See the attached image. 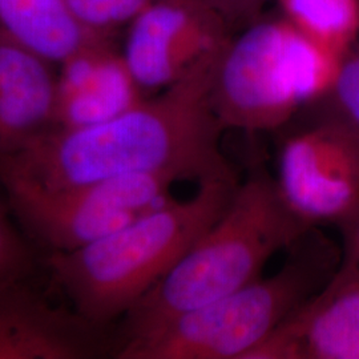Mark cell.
<instances>
[{"mask_svg":"<svg viewBox=\"0 0 359 359\" xmlns=\"http://www.w3.org/2000/svg\"><path fill=\"white\" fill-rule=\"evenodd\" d=\"M226 46V44H225ZM222 46L167 88L84 128L52 127L0 163V176L57 189L129 173L177 181L237 180L221 151L225 130L212 103Z\"/></svg>","mask_w":359,"mask_h":359,"instance_id":"obj_1","label":"cell"},{"mask_svg":"<svg viewBox=\"0 0 359 359\" xmlns=\"http://www.w3.org/2000/svg\"><path fill=\"white\" fill-rule=\"evenodd\" d=\"M311 228L287 205L277 180L257 169L237 185L217 221L126 314L121 344L256 281L271 257Z\"/></svg>","mask_w":359,"mask_h":359,"instance_id":"obj_2","label":"cell"},{"mask_svg":"<svg viewBox=\"0 0 359 359\" xmlns=\"http://www.w3.org/2000/svg\"><path fill=\"white\" fill-rule=\"evenodd\" d=\"M237 180L198 184L192 197L145 213L80 249L51 253L48 265L90 327L126 316L224 213Z\"/></svg>","mask_w":359,"mask_h":359,"instance_id":"obj_3","label":"cell"},{"mask_svg":"<svg viewBox=\"0 0 359 359\" xmlns=\"http://www.w3.org/2000/svg\"><path fill=\"white\" fill-rule=\"evenodd\" d=\"M341 255L316 226L289 249L281 269L121 344V359H246L294 310L322 290Z\"/></svg>","mask_w":359,"mask_h":359,"instance_id":"obj_4","label":"cell"},{"mask_svg":"<svg viewBox=\"0 0 359 359\" xmlns=\"http://www.w3.org/2000/svg\"><path fill=\"white\" fill-rule=\"evenodd\" d=\"M342 59L285 18L258 20L218 59L212 103L224 128L273 130L333 88Z\"/></svg>","mask_w":359,"mask_h":359,"instance_id":"obj_5","label":"cell"},{"mask_svg":"<svg viewBox=\"0 0 359 359\" xmlns=\"http://www.w3.org/2000/svg\"><path fill=\"white\" fill-rule=\"evenodd\" d=\"M10 205L51 253L80 249L172 200L179 182L168 175L129 173L51 189L26 180L0 176Z\"/></svg>","mask_w":359,"mask_h":359,"instance_id":"obj_6","label":"cell"},{"mask_svg":"<svg viewBox=\"0 0 359 359\" xmlns=\"http://www.w3.org/2000/svg\"><path fill=\"white\" fill-rule=\"evenodd\" d=\"M277 184L285 201L311 226L341 225L359 212V132L332 121L290 136Z\"/></svg>","mask_w":359,"mask_h":359,"instance_id":"obj_7","label":"cell"},{"mask_svg":"<svg viewBox=\"0 0 359 359\" xmlns=\"http://www.w3.org/2000/svg\"><path fill=\"white\" fill-rule=\"evenodd\" d=\"M123 55L142 90H164L231 40L203 0H154L128 25Z\"/></svg>","mask_w":359,"mask_h":359,"instance_id":"obj_8","label":"cell"},{"mask_svg":"<svg viewBox=\"0 0 359 359\" xmlns=\"http://www.w3.org/2000/svg\"><path fill=\"white\" fill-rule=\"evenodd\" d=\"M246 359H359V283L333 277Z\"/></svg>","mask_w":359,"mask_h":359,"instance_id":"obj_9","label":"cell"},{"mask_svg":"<svg viewBox=\"0 0 359 359\" xmlns=\"http://www.w3.org/2000/svg\"><path fill=\"white\" fill-rule=\"evenodd\" d=\"M142 90L111 38L92 43L60 63L53 127L84 128L108 121L142 100Z\"/></svg>","mask_w":359,"mask_h":359,"instance_id":"obj_10","label":"cell"},{"mask_svg":"<svg viewBox=\"0 0 359 359\" xmlns=\"http://www.w3.org/2000/svg\"><path fill=\"white\" fill-rule=\"evenodd\" d=\"M87 327L20 281L0 285V359L84 358L90 353Z\"/></svg>","mask_w":359,"mask_h":359,"instance_id":"obj_11","label":"cell"},{"mask_svg":"<svg viewBox=\"0 0 359 359\" xmlns=\"http://www.w3.org/2000/svg\"><path fill=\"white\" fill-rule=\"evenodd\" d=\"M52 63L0 43V163L53 127L56 75Z\"/></svg>","mask_w":359,"mask_h":359,"instance_id":"obj_12","label":"cell"},{"mask_svg":"<svg viewBox=\"0 0 359 359\" xmlns=\"http://www.w3.org/2000/svg\"><path fill=\"white\" fill-rule=\"evenodd\" d=\"M109 36L83 26L68 0H0V43L32 52L52 65Z\"/></svg>","mask_w":359,"mask_h":359,"instance_id":"obj_13","label":"cell"},{"mask_svg":"<svg viewBox=\"0 0 359 359\" xmlns=\"http://www.w3.org/2000/svg\"><path fill=\"white\" fill-rule=\"evenodd\" d=\"M283 16L344 60L359 36V0H278Z\"/></svg>","mask_w":359,"mask_h":359,"instance_id":"obj_14","label":"cell"},{"mask_svg":"<svg viewBox=\"0 0 359 359\" xmlns=\"http://www.w3.org/2000/svg\"><path fill=\"white\" fill-rule=\"evenodd\" d=\"M154 0H68L72 13L83 26L96 32L111 34L129 25Z\"/></svg>","mask_w":359,"mask_h":359,"instance_id":"obj_15","label":"cell"},{"mask_svg":"<svg viewBox=\"0 0 359 359\" xmlns=\"http://www.w3.org/2000/svg\"><path fill=\"white\" fill-rule=\"evenodd\" d=\"M341 115L338 123L359 132V50L351 48L344 57L333 88L327 93Z\"/></svg>","mask_w":359,"mask_h":359,"instance_id":"obj_16","label":"cell"},{"mask_svg":"<svg viewBox=\"0 0 359 359\" xmlns=\"http://www.w3.org/2000/svg\"><path fill=\"white\" fill-rule=\"evenodd\" d=\"M31 269V253L0 209V285L20 281Z\"/></svg>","mask_w":359,"mask_h":359,"instance_id":"obj_17","label":"cell"},{"mask_svg":"<svg viewBox=\"0 0 359 359\" xmlns=\"http://www.w3.org/2000/svg\"><path fill=\"white\" fill-rule=\"evenodd\" d=\"M344 246L334 278L342 283H359V212L339 225Z\"/></svg>","mask_w":359,"mask_h":359,"instance_id":"obj_18","label":"cell"},{"mask_svg":"<svg viewBox=\"0 0 359 359\" xmlns=\"http://www.w3.org/2000/svg\"><path fill=\"white\" fill-rule=\"evenodd\" d=\"M233 28L256 22L268 0H203Z\"/></svg>","mask_w":359,"mask_h":359,"instance_id":"obj_19","label":"cell"}]
</instances>
